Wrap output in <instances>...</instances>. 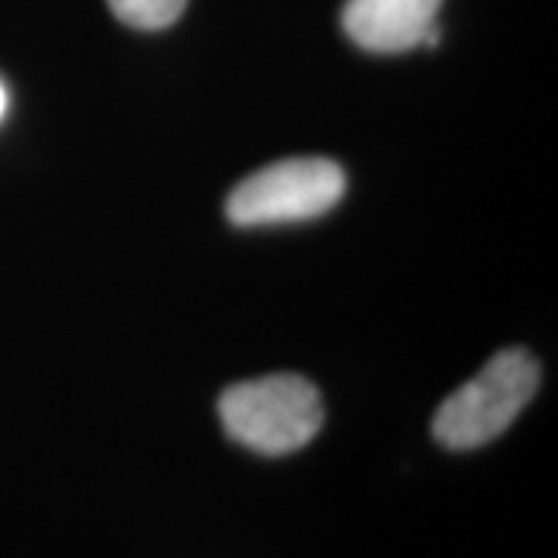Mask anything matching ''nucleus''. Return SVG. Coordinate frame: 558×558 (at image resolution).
Listing matches in <instances>:
<instances>
[{"label": "nucleus", "mask_w": 558, "mask_h": 558, "mask_svg": "<svg viewBox=\"0 0 558 558\" xmlns=\"http://www.w3.org/2000/svg\"><path fill=\"white\" fill-rule=\"evenodd\" d=\"M223 432L260 457H286L307 447L323 428L319 391L292 373L260 376L227 388L218 403Z\"/></svg>", "instance_id": "obj_1"}, {"label": "nucleus", "mask_w": 558, "mask_h": 558, "mask_svg": "<svg viewBox=\"0 0 558 558\" xmlns=\"http://www.w3.org/2000/svg\"><path fill=\"white\" fill-rule=\"evenodd\" d=\"M539 385L537 360L527 351H502L484 363L475 379L444 400L432 435L447 450H475L499 438L534 398Z\"/></svg>", "instance_id": "obj_2"}, {"label": "nucleus", "mask_w": 558, "mask_h": 558, "mask_svg": "<svg viewBox=\"0 0 558 558\" xmlns=\"http://www.w3.org/2000/svg\"><path fill=\"white\" fill-rule=\"evenodd\" d=\"M344 196V171L332 159H286L245 178L227 199L236 227L317 218Z\"/></svg>", "instance_id": "obj_3"}, {"label": "nucleus", "mask_w": 558, "mask_h": 558, "mask_svg": "<svg viewBox=\"0 0 558 558\" xmlns=\"http://www.w3.org/2000/svg\"><path fill=\"white\" fill-rule=\"evenodd\" d=\"M109 7L124 25L143 28V32H159L180 20L186 0H109Z\"/></svg>", "instance_id": "obj_5"}, {"label": "nucleus", "mask_w": 558, "mask_h": 558, "mask_svg": "<svg viewBox=\"0 0 558 558\" xmlns=\"http://www.w3.org/2000/svg\"><path fill=\"white\" fill-rule=\"evenodd\" d=\"M3 112H7V87L0 84V119H3Z\"/></svg>", "instance_id": "obj_6"}, {"label": "nucleus", "mask_w": 558, "mask_h": 558, "mask_svg": "<svg viewBox=\"0 0 558 558\" xmlns=\"http://www.w3.org/2000/svg\"><path fill=\"white\" fill-rule=\"evenodd\" d=\"M440 0H348L344 32L363 50L373 53H403L418 44H438Z\"/></svg>", "instance_id": "obj_4"}]
</instances>
